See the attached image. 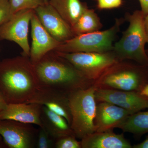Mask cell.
I'll return each instance as SVG.
<instances>
[{
    "instance_id": "obj_1",
    "label": "cell",
    "mask_w": 148,
    "mask_h": 148,
    "mask_svg": "<svg viewBox=\"0 0 148 148\" xmlns=\"http://www.w3.org/2000/svg\"><path fill=\"white\" fill-rule=\"evenodd\" d=\"M41 90L29 57L21 55L0 62V93L8 104L35 103Z\"/></svg>"
},
{
    "instance_id": "obj_2",
    "label": "cell",
    "mask_w": 148,
    "mask_h": 148,
    "mask_svg": "<svg viewBox=\"0 0 148 148\" xmlns=\"http://www.w3.org/2000/svg\"><path fill=\"white\" fill-rule=\"evenodd\" d=\"M34 65L40 86L45 91L68 96L93 84L55 51L49 52Z\"/></svg>"
},
{
    "instance_id": "obj_3",
    "label": "cell",
    "mask_w": 148,
    "mask_h": 148,
    "mask_svg": "<svg viewBox=\"0 0 148 148\" xmlns=\"http://www.w3.org/2000/svg\"><path fill=\"white\" fill-rule=\"evenodd\" d=\"M148 83V66L130 60L119 61L93 82L96 88L140 92Z\"/></svg>"
},
{
    "instance_id": "obj_4",
    "label": "cell",
    "mask_w": 148,
    "mask_h": 148,
    "mask_svg": "<svg viewBox=\"0 0 148 148\" xmlns=\"http://www.w3.org/2000/svg\"><path fill=\"white\" fill-rule=\"evenodd\" d=\"M145 15L141 10L125 14L129 22L128 28L123 32L122 36L113 45L112 51L119 61L130 60L148 66V56L145 49L147 43L144 27Z\"/></svg>"
},
{
    "instance_id": "obj_5",
    "label": "cell",
    "mask_w": 148,
    "mask_h": 148,
    "mask_svg": "<svg viewBox=\"0 0 148 148\" xmlns=\"http://www.w3.org/2000/svg\"><path fill=\"white\" fill-rule=\"evenodd\" d=\"M96 89L92 84L86 88L74 91L69 95L72 116L70 126L76 138L81 140L95 132Z\"/></svg>"
},
{
    "instance_id": "obj_6",
    "label": "cell",
    "mask_w": 148,
    "mask_h": 148,
    "mask_svg": "<svg viewBox=\"0 0 148 148\" xmlns=\"http://www.w3.org/2000/svg\"><path fill=\"white\" fill-rule=\"evenodd\" d=\"M124 21L123 18H116L110 29L75 36L61 43L54 51L63 53H105L112 51L114 40Z\"/></svg>"
},
{
    "instance_id": "obj_7",
    "label": "cell",
    "mask_w": 148,
    "mask_h": 148,
    "mask_svg": "<svg viewBox=\"0 0 148 148\" xmlns=\"http://www.w3.org/2000/svg\"><path fill=\"white\" fill-rule=\"evenodd\" d=\"M55 51L73 64L93 83L105 71L119 61L112 51L105 53Z\"/></svg>"
},
{
    "instance_id": "obj_8",
    "label": "cell",
    "mask_w": 148,
    "mask_h": 148,
    "mask_svg": "<svg viewBox=\"0 0 148 148\" xmlns=\"http://www.w3.org/2000/svg\"><path fill=\"white\" fill-rule=\"evenodd\" d=\"M34 12L32 10L19 11L14 14L8 21L0 26V40L16 43L22 49V55L29 57L31 47L28 35Z\"/></svg>"
},
{
    "instance_id": "obj_9",
    "label": "cell",
    "mask_w": 148,
    "mask_h": 148,
    "mask_svg": "<svg viewBox=\"0 0 148 148\" xmlns=\"http://www.w3.org/2000/svg\"><path fill=\"white\" fill-rule=\"evenodd\" d=\"M33 125L11 120H0V136L9 148L36 147L38 129Z\"/></svg>"
},
{
    "instance_id": "obj_10",
    "label": "cell",
    "mask_w": 148,
    "mask_h": 148,
    "mask_svg": "<svg viewBox=\"0 0 148 148\" xmlns=\"http://www.w3.org/2000/svg\"><path fill=\"white\" fill-rule=\"evenodd\" d=\"M95 98L97 103H112L126 110L131 114L148 109V98L138 91L96 88Z\"/></svg>"
},
{
    "instance_id": "obj_11",
    "label": "cell",
    "mask_w": 148,
    "mask_h": 148,
    "mask_svg": "<svg viewBox=\"0 0 148 148\" xmlns=\"http://www.w3.org/2000/svg\"><path fill=\"white\" fill-rule=\"evenodd\" d=\"M34 11L43 27L59 42L62 43L75 36L71 25L49 3Z\"/></svg>"
},
{
    "instance_id": "obj_12",
    "label": "cell",
    "mask_w": 148,
    "mask_h": 148,
    "mask_svg": "<svg viewBox=\"0 0 148 148\" xmlns=\"http://www.w3.org/2000/svg\"><path fill=\"white\" fill-rule=\"evenodd\" d=\"M31 26L32 41L29 58L35 64L49 52L55 50L61 43L43 27L35 11L31 19Z\"/></svg>"
},
{
    "instance_id": "obj_13",
    "label": "cell",
    "mask_w": 148,
    "mask_h": 148,
    "mask_svg": "<svg viewBox=\"0 0 148 148\" xmlns=\"http://www.w3.org/2000/svg\"><path fill=\"white\" fill-rule=\"evenodd\" d=\"M130 115L119 106L106 102L97 103L95 123V132L113 130Z\"/></svg>"
},
{
    "instance_id": "obj_14",
    "label": "cell",
    "mask_w": 148,
    "mask_h": 148,
    "mask_svg": "<svg viewBox=\"0 0 148 148\" xmlns=\"http://www.w3.org/2000/svg\"><path fill=\"white\" fill-rule=\"evenodd\" d=\"M42 106L36 103L8 104L0 112V120H11L42 127L40 117Z\"/></svg>"
},
{
    "instance_id": "obj_15",
    "label": "cell",
    "mask_w": 148,
    "mask_h": 148,
    "mask_svg": "<svg viewBox=\"0 0 148 148\" xmlns=\"http://www.w3.org/2000/svg\"><path fill=\"white\" fill-rule=\"evenodd\" d=\"M82 148H131L132 146L123 134H116L113 130L95 132L80 141Z\"/></svg>"
},
{
    "instance_id": "obj_16",
    "label": "cell",
    "mask_w": 148,
    "mask_h": 148,
    "mask_svg": "<svg viewBox=\"0 0 148 148\" xmlns=\"http://www.w3.org/2000/svg\"><path fill=\"white\" fill-rule=\"evenodd\" d=\"M40 117L43 127L56 141L68 135L75 136L71 126L65 119L54 113L45 106H42Z\"/></svg>"
},
{
    "instance_id": "obj_17",
    "label": "cell",
    "mask_w": 148,
    "mask_h": 148,
    "mask_svg": "<svg viewBox=\"0 0 148 148\" xmlns=\"http://www.w3.org/2000/svg\"><path fill=\"white\" fill-rule=\"evenodd\" d=\"M35 103L45 106L54 113L63 117L71 125L72 116L69 96L42 90Z\"/></svg>"
},
{
    "instance_id": "obj_18",
    "label": "cell",
    "mask_w": 148,
    "mask_h": 148,
    "mask_svg": "<svg viewBox=\"0 0 148 148\" xmlns=\"http://www.w3.org/2000/svg\"><path fill=\"white\" fill-rule=\"evenodd\" d=\"M49 3L71 27L88 8L81 0H49Z\"/></svg>"
},
{
    "instance_id": "obj_19",
    "label": "cell",
    "mask_w": 148,
    "mask_h": 148,
    "mask_svg": "<svg viewBox=\"0 0 148 148\" xmlns=\"http://www.w3.org/2000/svg\"><path fill=\"white\" fill-rule=\"evenodd\" d=\"M102 27L103 24L95 11L88 8L71 28L76 36L100 31Z\"/></svg>"
},
{
    "instance_id": "obj_20",
    "label": "cell",
    "mask_w": 148,
    "mask_h": 148,
    "mask_svg": "<svg viewBox=\"0 0 148 148\" xmlns=\"http://www.w3.org/2000/svg\"><path fill=\"white\" fill-rule=\"evenodd\" d=\"M116 128L136 136L148 133V110L130 115Z\"/></svg>"
},
{
    "instance_id": "obj_21",
    "label": "cell",
    "mask_w": 148,
    "mask_h": 148,
    "mask_svg": "<svg viewBox=\"0 0 148 148\" xmlns=\"http://www.w3.org/2000/svg\"><path fill=\"white\" fill-rule=\"evenodd\" d=\"M12 14L24 10H34L40 6L46 3L44 0H9Z\"/></svg>"
},
{
    "instance_id": "obj_22",
    "label": "cell",
    "mask_w": 148,
    "mask_h": 148,
    "mask_svg": "<svg viewBox=\"0 0 148 148\" xmlns=\"http://www.w3.org/2000/svg\"><path fill=\"white\" fill-rule=\"evenodd\" d=\"M38 131L36 147L54 148L56 140L51 136L44 127H40Z\"/></svg>"
},
{
    "instance_id": "obj_23",
    "label": "cell",
    "mask_w": 148,
    "mask_h": 148,
    "mask_svg": "<svg viewBox=\"0 0 148 148\" xmlns=\"http://www.w3.org/2000/svg\"><path fill=\"white\" fill-rule=\"evenodd\" d=\"M74 135H68L57 139L54 148H82L80 141L77 140Z\"/></svg>"
},
{
    "instance_id": "obj_24",
    "label": "cell",
    "mask_w": 148,
    "mask_h": 148,
    "mask_svg": "<svg viewBox=\"0 0 148 148\" xmlns=\"http://www.w3.org/2000/svg\"><path fill=\"white\" fill-rule=\"evenodd\" d=\"M12 15L9 0H0V26L8 21Z\"/></svg>"
},
{
    "instance_id": "obj_25",
    "label": "cell",
    "mask_w": 148,
    "mask_h": 148,
    "mask_svg": "<svg viewBox=\"0 0 148 148\" xmlns=\"http://www.w3.org/2000/svg\"><path fill=\"white\" fill-rule=\"evenodd\" d=\"M122 4L123 0H97V7L100 10L118 8Z\"/></svg>"
},
{
    "instance_id": "obj_26",
    "label": "cell",
    "mask_w": 148,
    "mask_h": 148,
    "mask_svg": "<svg viewBox=\"0 0 148 148\" xmlns=\"http://www.w3.org/2000/svg\"><path fill=\"white\" fill-rule=\"evenodd\" d=\"M141 6V11L145 16L148 14V0H138Z\"/></svg>"
},
{
    "instance_id": "obj_27",
    "label": "cell",
    "mask_w": 148,
    "mask_h": 148,
    "mask_svg": "<svg viewBox=\"0 0 148 148\" xmlns=\"http://www.w3.org/2000/svg\"><path fill=\"white\" fill-rule=\"evenodd\" d=\"M133 148H148V137L143 142L132 146Z\"/></svg>"
},
{
    "instance_id": "obj_28",
    "label": "cell",
    "mask_w": 148,
    "mask_h": 148,
    "mask_svg": "<svg viewBox=\"0 0 148 148\" xmlns=\"http://www.w3.org/2000/svg\"><path fill=\"white\" fill-rule=\"evenodd\" d=\"M8 104L2 95L0 93V112L5 108Z\"/></svg>"
},
{
    "instance_id": "obj_29",
    "label": "cell",
    "mask_w": 148,
    "mask_h": 148,
    "mask_svg": "<svg viewBox=\"0 0 148 148\" xmlns=\"http://www.w3.org/2000/svg\"><path fill=\"white\" fill-rule=\"evenodd\" d=\"M144 27H145V31L147 35V41L148 43V14L146 15L144 19Z\"/></svg>"
},
{
    "instance_id": "obj_30",
    "label": "cell",
    "mask_w": 148,
    "mask_h": 148,
    "mask_svg": "<svg viewBox=\"0 0 148 148\" xmlns=\"http://www.w3.org/2000/svg\"><path fill=\"white\" fill-rule=\"evenodd\" d=\"M140 92L141 95L148 98V83L145 86Z\"/></svg>"
},
{
    "instance_id": "obj_31",
    "label": "cell",
    "mask_w": 148,
    "mask_h": 148,
    "mask_svg": "<svg viewBox=\"0 0 148 148\" xmlns=\"http://www.w3.org/2000/svg\"><path fill=\"white\" fill-rule=\"evenodd\" d=\"M2 145V139L1 137L0 136V147Z\"/></svg>"
},
{
    "instance_id": "obj_32",
    "label": "cell",
    "mask_w": 148,
    "mask_h": 148,
    "mask_svg": "<svg viewBox=\"0 0 148 148\" xmlns=\"http://www.w3.org/2000/svg\"><path fill=\"white\" fill-rule=\"evenodd\" d=\"M44 1L46 4L48 3L49 1V0H44Z\"/></svg>"
},
{
    "instance_id": "obj_33",
    "label": "cell",
    "mask_w": 148,
    "mask_h": 148,
    "mask_svg": "<svg viewBox=\"0 0 148 148\" xmlns=\"http://www.w3.org/2000/svg\"><path fill=\"white\" fill-rule=\"evenodd\" d=\"M147 51V55L148 56V51Z\"/></svg>"
}]
</instances>
